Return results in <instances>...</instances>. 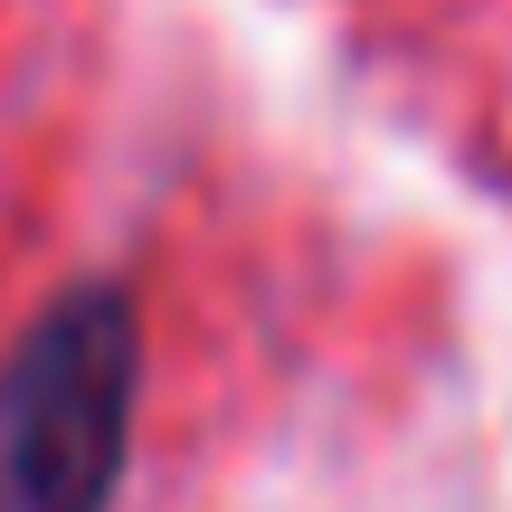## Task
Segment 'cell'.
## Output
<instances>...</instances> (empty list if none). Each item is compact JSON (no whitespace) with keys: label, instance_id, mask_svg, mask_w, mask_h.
Listing matches in <instances>:
<instances>
[{"label":"cell","instance_id":"6da1fadb","mask_svg":"<svg viewBox=\"0 0 512 512\" xmlns=\"http://www.w3.org/2000/svg\"><path fill=\"white\" fill-rule=\"evenodd\" d=\"M143 408V304L76 275L0 361V512H114Z\"/></svg>","mask_w":512,"mask_h":512}]
</instances>
